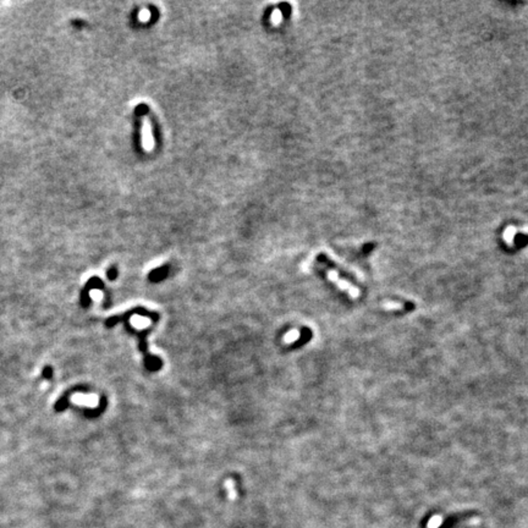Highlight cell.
Listing matches in <instances>:
<instances>
[{"label": "cell", "mask_w": 528, "mask_h": 528, "mask_svg": "<svg viewBox=\"0 0 528 528\" xmlns=\"http://www.w3.org/2000/svg\"><path fill=\"white\" fill-rule=\"evenodd\" d=\"M299 336H300V334L297 333V331H290V333L285 336V340H286V343H291V341L296 340Z\"/></svg>", "instance_id": "5b68a950"}, {"label": "cell", "mask_w": 528, "mask_h": 528, "mask_svg": "<svg viewBox=\"0 0 528 528\" xmlns=\"http://www.w3.org/2000/svg\"><path fill=\"white\" fill-rule=\"evenodd\" d=\"M381 306L385 309H402L405 308V304L400 302H383Z\"/></svg>", "instance_id": "277c9868"}, {"label": "cell", "mask_w": 528, "mask_h": 528, "mask_svg": "<svg viewBox=\"0 0 528 528\" xmlns=\"http://www.w3.org/2000/svg\"><path fill=\"white\" fill-rule=\"evenodd\" d=\"M108 277H110V279H111V280H114V279H115V277H116V270H115V268H111V269H110V270H109V273H108Z\"/></svg>", "instance_id": "8992f818"}, {"label": "cell", "mask_w": 528, "mask_h": 528, "mask_svg": "<svg viewBox=\"0 0 528 528\" xmlns=\"http://www.w3.org/2000/svg\"><path fill=\"white\" fill-rule=\"evenodd\" d=\"M44 376H46L47 378H50V377H51V369L50 368L44 369Z\"/></svg>", "instance_id": "ba28073f"}, {"label": "cell", "mask_w": 528, "mask_h": 528, "mask_svg": "<svg viewBox=\"0 0 528 528\" xmlns=\"http://www.w3.org/2000/svg\"><path fill=\"white\" fill-rule=\"evenodd\" d=\"M142 142H143V147H145V150H147V151L152 150L153 145H154V141H153V135H152V125H151V121L147 115L143 118Z\"/></svg>", "instance_id": "7a4b0ae2"}, {"label": "cell", "mask_w": 528, "mask_h": 528, "mask_svg": "<svg viewBox=\"0 0 528 528\" xmlns=\"http://www.w3.org/2000/svg\"><path fill=\"white\" fill-rule=\"evenodd\" d=\"M225 487L227 488V497L230 500H235L237 497L236 489H235V482L232 479H227L225 482Z\"/></svg>", "instance_id": "3957f363"}, {"label": "cell", "mask_w": 528, "mask_h": 528, "mask_svg": "<svg viewBox=\"0 0 528 528\" xmlns=\"http://www.w3.org/2000/svg\"><path fill=\"white\" fill-rule=\"evenodd\" d=\"M133 322H148V321L146 318H138V317H135V318H133ZM143 326H146V324L145 323L138 324V327H143Z\"/></svg>", "instance_id": "52a82bcc"}, {"label": "cell", "mask_w": 528, "mask_h": 528, "mask_svg": "<svg viewBox=\"0 0 528 528\" xmlns=\"http://www.w3.org/2000/svg\"><path fill=\"white\" fill-rule=\"evenodd\" d=\"M328 277L329 279L333 280V281H335L336 284L339 285V287H341V289L344 290H348L349 294H350L351 297H353V299H356V297H358V290L356 289V287L353 286V285L349 284L348 281H345V280H341L340 277H338V273H336V270L334 269H329L328 272Z\"/></svg>", "instance_id": "6da1fadb"}]
</instances>
